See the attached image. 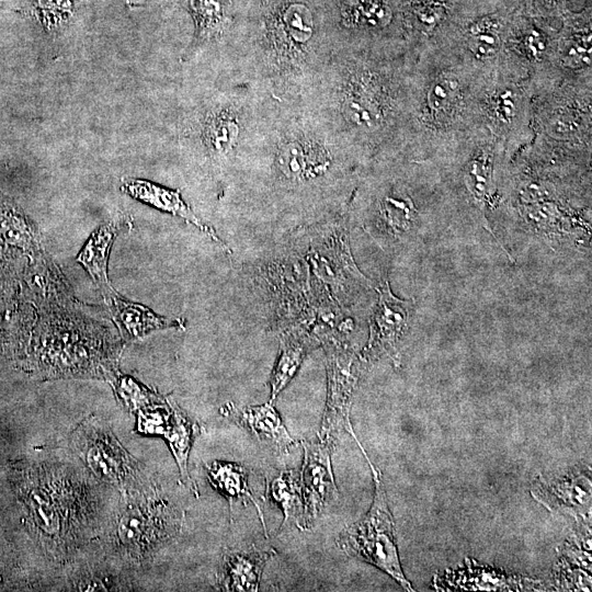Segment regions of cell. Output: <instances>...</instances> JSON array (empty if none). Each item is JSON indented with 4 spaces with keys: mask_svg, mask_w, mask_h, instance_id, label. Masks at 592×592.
Masks as SVG:
<instances>
[{
    "mask_svg": "<svg viewBox=\"0 0 592 592\" xmlns=\"http://www.w3.org/2000/svg\"><path fill=\"white\" fill-rule=\"evenodd\" d=\"M350 433L372 469L375 493L367 514L362 520L342 530L337 539L338 546L349 556L368 562L385 571L405 590L413 591L400 566L395 523L388 508L380 473L368 458L353 429L350 430Z\"/></svg>",
    "mask_w": 592,
    "mask_h": 592,
    "instance_id": "obj_1",
    "label": "cell"
},
{
    "mask_svg": "<svg viewBox=\"0 0 592 592\" xmlns=\"http://www.w3.org/2000/svg\"><path fill=\"white\" fill-rule=\"evenodd\" d=\"M116 391L126 402L138 408L139 419H144V431L164 436L177 459L182 480L189 482L191 478L187 474V456L192 441L198 432L197 424L174 402L128 377L116 380Z\"/></svg>",
    "mask_w": 592,
    "mask_h": 592,
    "instance_id": "obj_2",
    "label": "cell"
},
{
    "mask_svg": "<svg viewBox=\"0 0 592 592\" xmlns=\"http://www.w3.org/2000/svg\"><path fill=\"white\" fill-rule=\"evenodd\" d=\"M179 512L157 492L139 494L122 509L116 524L121 547L132 557H144L177 533Z\"/></svg>",
    "mask_w": 592,
    "mask_h": 592,
    "instance_id": "obj_3",
    "label": "cell"
},
{
    "mask_svg": "<svg viewBox=\"0 0 592 592\" xmlns=\"http://www.w3.org/2000/svg\"><path fill=\"white\" fill-rule=\"evenodd\" d=\"M72 443L95 477L123 491L141 481L137 460L104 424L84 420L73 432Z\"/></svg>",
    "mask_w": 592,
    "mask_h": 592,
    "instance_id": "obj_4",
    "label": "cell"
},
{
    "mask_svg": "<svg viewBox=\"0 0 592 592\" xmlns=\"http://www.w3.org/2000/svg\"><path fill=\"white\" fill-rule=\"evenodd\" d=\"M320 341L327 356L328 396L319 440L332 446L342 429L349 432L352 428L349 406L355 377L353 362L340 343L328 338Z\"/></svg>",
    "mask_w": 592,
    "mask_h": 592,
    "instance_id": "obj_5",
    "label": "cell"
},
{
    "mask_svg": "<svg viewBox=\"0 0 592 592\" xmlns=\"http://www.w3.org/2000/svg\"><path fill=\"white\" fill-rule=\"evenodd\" d=\"M304 449L299 475L305 513L310 527L326 503L337 497L331 468V447L322 441H300Z\"/></svg>",
    "mask_w": 592,
    "mask_h": 592,
    "instance_id": "obj_6",
    "label": "cell"
},
{
    "mask_svg": "<svg viewBox=\"0 0 592 592\" xmlns=\"http://www.w3.org/2000/svg\"><path fill=\"white\" fill-rule=\"evenodd\" d=\"M378 300L371 319L368 356L386 354L394 362L398 358V343L409 322L411 301L396 297L385 280L378 289Z\"/></svg>",
    "mask_w": 592,
    "mask_h": 592,
    "instance_id": "obj_7",
    "label": "cell"
},
{
    "mask_svg": "<svg viewBox=\"0 0 592 592\" xmlns=\"http://www.w3.org/2000/svg\"><path fill=\"white\" fill-rule=\"evenodd\" d=\"M275 555L274 549L261 550L254 545L225 547L216 574L221 591H258L263 569Z\"/></svg>",
    "mask_w": 592,
    "mask_h": 592,
    "instance_id": "obj_8",
    "label": "cell"
},
{
    "mask_svg": "<svg viewBox=\"0 0 592 592\" xmlns=\"http://www.w3.org/2000/svg\"><path fill=\"white\" fill-rule=\"evenodd\" d=\"M127 216H116L96 228L76 257V261L88 272L101 291L103 298L116 292L107 274L109 258L116 238L130 229Z\"/></svg>",
    "mask_w": 592,
    "mask_h": 592,
    "instance_id": "obj_9",
    "label": "cell"
},
{
    "mask_svg": "<svg viewBox=\"0 0 592 592\" xmlns=\"http://www.w3.org/2000/svg\"><path fill=\"white\" fill-rule=\"evenodd\" d=\"M121 190L146 205L171 214L193 225L221 248L230 252L227 243H225L210 225L204 223L194 214L178 190H171L147 180L130 178L123 180Z\"/></svg>",
    "mask_w": 592,
    "mask_h": 592,
    "instance_id": "obj_10",
    "label": "cell"
},
{
    "mask_svg": "<svg viewBox=\"0 0 592 592\" xmlns=\"http://www.w3.org/2000/svg\"><path fill=\"white\" fill-rule=\"evenodd\" d=\"M220 412L232 418L237 424L261 442L269 444L277 453H287L295 444V440L288 433L272 401L244 408L228 402Z\"/></svg>",
    "mask_w": 592,
    "mask_h": 592,
    "instance_id": "obj_11",
    "label": "cell"
},
{
    "mask_svg": "<svg viewBox=\"0 0 592 592\" xmlns=\"http://www.w3.org/2000/svg\"><path fill=\"white\" fill-rule=\"evenodd\" d=\"M104 300L125 340H137L158 330L184 328L182 319L160 316L145 305L122 298L117 292Z\"/></svg>",
    "mask_w": 592,
    "mask_h": 592,
    "instance_id": "obj_12",
    "label": "cell"
},
{
    "mask_svg": "<svg viewBox=\"0 0 592 592\" xmlns=\"http://www.w3.org/2000/svg\"><path fill=\"white\" fill-rule=\"evenodd\" d=\"M194 20L193 41L186 49L185 59H190L204 46L223 37L229 24V3L227 0H187Z\"/></svg>",
    "mask_w": 592,
    "mask_h": 592,
    "instance_id": "obj_13",
    "label": "cell"
},
{
    "mask_svg": "<svg viewBox=\"0 0 592 592\" xmlns=\"http://www.w3.org/2000/svg\"><path fill=\"white\" fill-rule=\"evenodd\" d=\"M311 348L312 340L298 328H292L282 334L278 356L270 376V401L273 402L294 378Z\"/></svg>",
    "mask_w": 592,
    "mask_h": 592,
    "instance_id": "obj_14",
    "label": "cell"
},
{
    "mask_svg": "<svg viewBox=\"0 0 592 592\" xmlns=\"http://www.w3.org/2000/svg\"><path fill=\"white\" fill-rule=\"evenodd\" d=\"M206 471L210 485L228 500L230 508L234 502H241L244 505L251 502L255 506L264 534L267 536L261 506L249 486L248 469L236 463L215 460L206 466Z\"/></svg>",
    "mask_w": 592,
    "mask_h": 592,
    "instance_id": "obj_15",
    "label": "cell"
},
{
    "mask_svg": "<svg viewBox=\"0 0 592 592\" xmlns=\"http://www.w3.org/2000/svg\"><path fill=\"white\" fill-rule=\"evenodd\" d=\"M266 492L284 513L282 528L291 523L303 531L309 528L299 476L294 470H280L267 475Z\"/></svg>",
    "mask_w": 592,
    "mask_h": 592,
    "instance_id": "obj_16",
    "label": "cell"
},
{
    "mask_svg": "<svg viewBox=\"0 0 592 592\" xmlns=\"http://www.w3.org/2000/svg\"><path fill=\"white\" fill-rule=\"evenodd\" d=\"M61 493L54 492L53 488L39 486L32 492V506L39 527L50 537H60L67 532L71 522L68 520L69 502Z\"/></svg>",
    "mask_w": 592,
    "mask_h": 592,
    "instance_id": "obj_17",
    "label": "cell"
},
{
    "mask_svg": "<svg viewBox=\"0 0 592 592\" xmlns=\"http://www.w3.org/2000/svg\"><path fill=\"white\" fill-rule=\"evenodd\" d=\"M388 8L379 0H351L343 8V20L348 26L379 27L389 20Z\"/></svg>",
    "mask_w": 592,
    "mask_h": 592,
    "instance_id": "obj_18",
    "label": "cell"
},
{
    "mask_svg": "<svg viewBox=\"0 0 592 592\" xmlns=\"http://www.w3.org/2000/svg\"><path fill=\"white\" fill-rule=\"evenodd\" d=\"M469 48L478 58L492 57L500 48V38L492 23H480L475 26Z\"/></svg>",
    "mask_w": 592,
    "mask_h": 592,
    "instance_id": "obj_19",
    "label": "cell"
},
{
    "mask_svg": "<svg viewBox=\"0 0 592 592\" xmlns=\"http://www.w3.org/2000/svg\"><path fill=\"white\" fill-rule=\"evenodd\" d=\"M457 90L458 83L453 79L436 80L429 91L430 107L435 112L444 111L454 102Z\"/></svg>",
    "mask_w": 592,
    "mask_h": 592,
    "instance_id": "obj_20",
    "label": "cell"
},
{
    "mask_svg": "<svg viewBox=\"0 0 592 592\" xmlns=\"http://www.w3.org/2000/svg\"><path fill=\"white\" fill-rule=\"evenodd\" d=\"M496 113L501 119H509L515 113V103L510 93L502 94L496 101Z\"/></svg>",
    "mask_w": 592,
    "mask_h": 592,
    "instance_id": "obj_21",
    "label": "cell"
}]
</instances>
